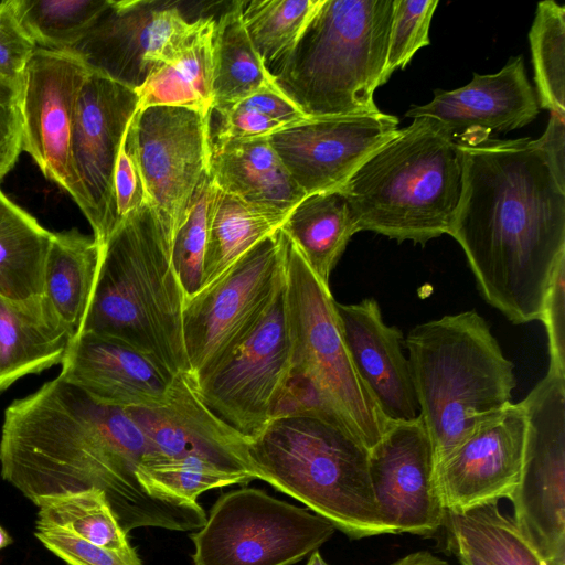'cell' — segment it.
I'll return each instance as SVG.
<instances>
[{
	"mask_svg": "<svg viewBox=\"0 0 565 565\" xmlns=\"http://www.w3.org/2000/svg\"><path fill=\"white\" fill-rule=\"evenodd\" d=\"M204 19L188 21L173 2L110 0L67 52L89 72L137 92L193 39Z\"/></svg>",
	"mask_w": 565,
	"mask_h": 565,
	"instance_id": "cell-14",
	"label": "cell"
},
{
	"mask_svg": "<svg viewBox=\"0 0 565 565\" xmlns=\"http://www.w3.org/2000/svg\"><path fill=\"white\" fill-rule=\"evenodd\" d=\"M445 533L447 550L457 557L461 565H494L488 557L457 535L446 531Z\"/></svg>",
	"mask_w": 565,
	"mask_h": 565,
	"instance_id": "cell-46",
	"label": "cell"
},
{
	"mask_svg": "<svg viewBox=\"0 0 565 565\" xmlns=\"http://www.w3.org/2000/svg\"><path fill=\"white\" fill-rule=\"evenodd\" d=\"M211 118L182 106L138 109L126 132L146 202L172 239L185 222L194 194L210 173Z\"/></svg>",
	"mask_w": 565,
	"mask_h": 565,
	"instance_id": "cell-13",
	"label": "cell"
},
{
	"mask_svg": "<svg viewBox=\"0 0 565 565\" xmlns=\"http://www.w3.org/2000/svg\"><path fill=\"white\" fill-rule=\"evenodd\" d=\"M369 472L377 509L394 534L428 537L443 529L446 509L435 481L431 443L419 415L390 423L369 450Z\"/></svg>",
	"mask_w": 565,
	"mask_h": 565,
	"instance_id": "cell-18",
	"label": "cell"
},
{
	"mask_svg": "<svg viewBox=\"0 0 565 565\" xmlns=\"http://www.w3.org/2000/svg\"><path fill=\"white\" fill-rule=\"evenodd\" d=\"M521 403L527 426L512 519L547 565H565V374L548 367Z\"/></svg>",
	"mask_w": 565,
	"mask_h": 565,
	"instance_id": "cell-12",
	"label": "cell"
},
{
	"mask_svg": "<svg viewBox=\"0 0 565 565\" xmlns=\"http://www.w3.org/2000/svg\"><path fill=\"white\" fill-rule=\"evenodd\" d=\"M211 141L210 177L218 190L285 213L306 198L266 137Z\"/></svg>",
	"mask_w": 565,
	"mask_h": 565,
	"instance_id": "cell-24",
	"label": "cell"
},
{
	"mask_svg": "<svg viewBox=\"0 0 565 565\" xmlns=\"http://www.w3.org/2000/svg\"><path fill=\"white\" fill-rule=\"evenodd\" d=\"M214 25L213 18H205L198 33L179 54L137 90L138 109L163 105L212 113Z\"/></svg>",
	"mask_w": 565,
	"mask_h": 565,
	"instance_id": "cell-30",
	"label": "cell"
},
{
	"mask_svg": "<svg viewBox=\"0 0 565 565\" xmlns=\"http://www.w3.org/2000/svg\"><path fill=\"white\" fill-rule=\"evenodd\" d=\"M21 131L18 106H0V179L11 170L20 154Z\"/></svg>",
	"mask_w": 565,
	"mask_h": 565,
	"instance_id": "cell-44",
	"label": "cell"
},
{
	"mask_svg": "<svg viewBox=\"0 0 565 565\" xmlns=\"http://www.w3.org/2000/svg\"><path fill=\"white\" fill-rule=\"evenodd\" d=\"M394 0H322L292 51L270 73L312 119L375 113Z\"/></svg>",
	"mask_w": 565,
	"mask_h": 565,
	"instance_id": "cell-7",
	"label": "cell"
},
{
	"mask_svg": "<svg viewBox=\"0 0 565 565\" xmlns=\"http://www.w3.org/2000/svg\"><path fill=\"white\" fill-rule=\"evenodd\" d=\"M391 565H450L448 562L433 555L428 551L411 553Z\"/></svg>",
	"mask_w": 565,
	"mask_h": 565,
	"instance_id": "cell-47",
	"label": "cell"
},
{
	"mask_svg": "<svg viewBox=\"0 0 565 565\" xmlns=\"http://www.w3.org/2000/svg\"><path fill=\"white\" fill-rule=\"evenodd\" d=\"M306 565H330L321 556L319 550L313 551L306 563Z\"/></svg>",
	"mask_w": 565,
	"mask_h": 565,
	"instance_id": "cell-49",
	"label": "cell"
},
{
	"mask_svg": "<svg viewBox=\"0 0 565 565\" xmlns=\"http://www.w3.org/2000/svg\"><path fill=\"white\" fill-rule=\"evenodd\" d=\"M281 230L317 278L327 286L348 242L359 232L348 201L339 189L303 198L290 211Z\"/></svg>",
	"mask_w": 565,
	"mask_h": 565,
	"instance_id": "cell-27",
	"label": "cell"
},
{
	"mask_svg": "<svg viewBox=\"0 0 565 565\" xmlns=\"http://www.w3.org/2000/svg\"><path fill=\"white\" fill-rule=\"evenodd\" d=\"M256 479L300 501L350 539L394 534L377 509L369 449L341 420L273 418L247 440Z\"/></svg>",
	"mask_w": 565,
	"mask_h": 565,
	"instance_id": "cell-5",
	"label": "cell"
},
{
	"mask_svg": "<svg viewBox=\"0 0 565 565\" xmlns=\"http://www.w3.org/2000/svg\"><path fill=\"white\" fill-rule=\"evenodd\" d=\"M213 64L212 111L228 108L259 92L282 93L247 34L241 1H234L215 21Z\"/></svg>",
	"mask_w": 565,
	"mask_h": 565,
	"instance_id": "cell-29",
	"label": "cell"
},
{
	"mask_svg": "<svg viewBox=\"0 0 565 565\" xmlns=\"http://www.w3.org/2000/svg\"><path fill=\"white\" fill-rule=\"evenodd\" d=\"M521 402L479 420L435 466V481L448 511H466L510 499L520 477L526 436Z\"/></svg>",
	"mask_w": 565,
	"mask_h": 565,
	"instance_id": "cell-19",
	"label": "cell"
},
{
	"mask_svg": "<svg viewBox=\"0 0 565 565\" xmlns=\"http://www.w3.org/2000/svg\"><path fill=\"white\" fill-rule=\"evenodd\" d=\"M147 441L126 408L96 402L60 375L6 409L0 473L25 498L99 489L126 533L196 531L198 503L161 490L142 471Z\"/></svg>",
	"mask_w": 565,
	"mask_h": 565,
	"instance_id": "cell-1",
	"label": "cell"
},
{
	"mask_svg": "<svg viewBox=\"0 0 565 565\" xmlns=\"http://www.w3.org/2000/svg\"><path fill=\"white\" fill-rule=\"evenodd\" d=\"M535 141L557 182L565 188V117L551 113L544 134Z\"/></svg>",
	"mask_w": 565,
	"mask_h": 565,
	"instance_id": "cell-45",
	"label": "cell"
},
{
	"mask_svg": "<svg viewBox=\"0 0 565 565\" xmlns=\"http://www.w3.org/2000/svg\"><path fill=\"white\" fill-rule=\"evenodd\" d=\"M145 202L146 198L141 179L136 162L126 147L125 135L114 174V203L117 226Z\"/></svg>",
	"mask_w": 565,
	"mask_h": 565,
	"instance_id": "cell-43",
	"label": "cell"
},
{
	"mask_svg": "<svg viewBox=\"0 0 565 565\" xmlns=\"http://www.w3.org/2000/svg\"><path fill=\"white\" fill-rule=\"evenodd\" d=\"M404 343L436 466L479 420L511 402L514 365L475 310L417 324Z\"/></svg>",
	"mask_w": 565,
	"mask_h": 565,
	"instance_id": "cell-6",
	"label": "cell"
},
{
	"mask_svg": "<svg viewBox=\"0 0 565 565\" xmlns=\"http://www.w3.org/2000/svg\"><path fill=\"white\" fill-rule=\"evenodd\" d=\"M291 367L284 280L244 337L209 372L193 379L207 407L248 440L273 419Z\"/></svg>",
	"mask_w": 565,
	"mask_h": 565,
	"instance_id": "cell-10",
	"label": "cell"
},
{
	"mask_svg": "<svg viewBox=\"0 0 565 565\" xmlns=\"http://www.w3.org/2000/svg\"><path fill=\"white\" fill-rule=\"evenodd\" d=\"M529 39L539 106L565 117V7L540 2Z\"/></svg>",
	"mask_w": 565,
	"mask_h": 565,
	"instance_id": "cell-36",
	"label": "cell"
},
{
	"mask_svg": "<svg viewBox=\"0 0 565 565\" xmlns=\"http://www.w3.org/2000/svg\"><path fill=\"white\" fill-rule=\"evenodd\" d=\"M60 376L96 402L121 408L163 403L173 380L146 352L118 338L93 332L71 339Z\"/></svg>",
	"mask_w": 565,
	"mask_h": 565,
	"instance_id": "cell-21",
	"label": "cell"
},
{
	"mask_svg": "<svg viewBox=\"0 0 565 565\" xmlns=\"http://www.w3.org/2000/svg\"><path fill=\"white\" fill-rule=\"evenodd\" d=\"M339 326L356 373L388 422H409L419 415L402 331L384 322L379 303L334 302Z\"/></svg>",
	"mask_w": 565,
	"mask_h": 565,
	"instance_id": "cell-23",
	"label": "cell"
},
{
	"mask_svg": "<svg viewBox=\"0 0 565 565\" xmlns=\"http://www.w3.org/2000/svg\"><path fill=\"white\" fill-rule=\"evenodd\" d=\"M147 441L142 463L154 460H203L243 478L256 476L247 439L203 402L190 372L173 376L163 403L126 408Z\"/></svg>",
	"mask_w": 565,
	"mask_h": 565,
	"instance_id": "cell-17",
	"label": "cell"
},
{
	"mask_svg": "<svg viewBox=\"0 0 565 565\" xmlns=\"http://www.w3.org/2000/svg\"><path fill=\"white\" fill-rule=\"evenodd\" d=\"M35 537L68 565H142L137 551L109 550L60 529L36 530Z\"/></svg>",
	"mask_w": 565,
	"mask_h": 565,
	"instance_id": "cell-40",
	"label": "cell"
},
{
	"mask_svg": "<svg viewBox=\"0 0 565 565\" xmlns=\"http://www.w3.org/2000/svg\"><path fill=\"white\" fill-rule=\"evenodd\" d=\"M172 243L149 203L132 211L102 246L78 333L124 340L174 376L190 370L182 331L185 294L172 264Z\"/></svg>",
	"mask_w": 565,
	"mask_h": 565,
	"instance_id": "cell-3",
	"label": "cell"
},
{
	"mask_svg": "<svg viewBox=\"0 0 565 565\" xmlns=\"http://www.w3.org/2000/svg\"><path fill=\"white\" fill-rule=\"evenodd\" d=\"M17 19L36 47L68 51L95 24L110 0H11Z\"/></svg>",
	"mask_w": 565,
	"mask_h": 565,
	"instance_id": "cell-34",
	"label": "cell"
},
{
	"mask_svg": "<svg viewBox=\"0 0 565 565\" xmlns=\"http://www.w3.org/2000/svg\"><path fill=\"white\" fill-rule=\"evenodd\" d=\"M397 130L398 118L379 110L309 119L266 138L307 196L340 189Z\"/></svg>",
	"mask_w": 565,
	"mask_h": 565,
	"instance_id": "cell-20",
	"label": "cell"
},
{
	"mask_svg": "<svg viewBox=\"0 0 565 565\" xmlns=\"http://www.w3.org/2000/svg\"><path fill=\"white\" fill-rule=\"evenodd\" d=\"M136 90L89 73L75 110L71 161L74 201L103 246L117 227L114 203L116 161L129 122L138 110Z\"/></svg>",
	"mask_w": 565,
	"mask_h": 565,
	"instance_id": "cell-15",
	"label": "cell"
},
{
	"mask_svg": "<svg viewBox=\"0 0 565 565\" xmlns=\"http://www.w3.org/2000/svg\"><path fill=\"white\" fill-rule=\"evenodd\" d=\"M539 110L537 97L520 55L511 57L498 73H475L466 86L436 89L431 102L412 107L405 116L429 118L452 138H460L521 128L532 122Z\"/></svg>",
	"mask_w": 565,
	"mask_h": 565,
	"instance_id": "cell-22",
	"label": "cell"
},
{
	"mask_svg": "<svg viewBox=\"0 0 565 565\" xmlns=\"http://www.w3.org/2000/svg\"><path fill=\"white\" fill-rule=\"evenodd\" d=\"M35 49L17 19L12 1L0 2V75L21 84L23 70Z\"/></svg>",
	"mask_w": 565,
	"mask_h": 565,
	"instance_id": "cell-41",
	"label": "cell"
},
{
	"mask_svg": "<svg viewBox=\"0 0 565 565\" xmlns=\"http://www.w3.org/2000/svg\"><path fill=\"white\" fill-rule=\"evenodd\" d=\"M142 471L160 489L192 502L206 490L247 483L202 460H154L142 463Z\"/></svg>",
	"mask_w": 565,
	"mask_h": 565,
	"instance_id": "cell-38",
	"label": "cell"
},
{
	"mask_svg": "<svg viewBox=\"0 0 565 565\" xmlns=\"http://www.w3.org/2000/svg\"><path fill=\"white\" fill-rule=\"evenodd\" d=\"M457 140L463 190L449 235L489 305L516 324L540 320L565 258V188L533 139Z\"/></svg>",
	"mask_w": 565,
	"mask_h": 565,
	"instance_id": "cell-2",
	"label": "cell"
},
{
	"mask_svg": "<svg viewBox=\"0 0 565 565\" xmlns=\"http://www.w3.org/2000/svg\"><path fill=\"white\" fill-rule=\"evenodd\" d=\"M322 0L241 1L247 34L270 71L295 47Z\"/></svg>",
	"mask_w": 565,
	"mask_h": 565,
	"instance_id": "cell-35",
	"label": "cell"
},
{
	"mask_svg": "<svg viewBox=\"0 0 565 565\" xmlns=\"http://www.w3.org/2000/svg\"><path fill=\"white\" fill-rule=\"evenodd\" d=\"M51 237L0 189V297L18 301L42 296Z\"/></svg>",
	"mask_w": 565,
	"mask_h": 565,
	"instance_id": "cell-31",
	"label": "cell"
},
{
	"mask_svg": "<svg viewBox=\"0 0 565 565\" xmlns=\"http://www.w3.org/2000/svg\"><path fill=\"white\" fill-rule=\"evenodd\" d=\"M288 214L248 203L215 186L200 289L212 284L242 255L279 230Z\"/></svg>",
	"mask_w": 565,
	"mask_h": 565,
	"instance_id": "cell-28",
	"label": "cell"
},
{
	"mask_svg": "<svg viewBox=\"0 0 565 565\" xmlns=\"http://www.w3.org/2000/svg\"><path fill=\"white\" fill-rule=\"evenodd\" d=\"M335 527L255 488L221 495L191 533L193 565H291L330 540Z\"/></svg>",
	"mask_w": 565,
	"mask_h": 565,
	"instance_id": "cell-9",
	"label": "cell"
},
{
	"mask_svg": "<svg viewBox=\"0 0 565 565\" xmlns=\"http://www.w3.org/2000/svg\"><path fill=\"white\" fill-rule=\"evenodd\" d=\"M443 529L467 542L494 565H547L498 502L466 511L446 510Z\"/></svg>",
	"mask_w": 565,
	"mask_h": 565,
	"instance_id": "cell-33",
	"label": "cell"
},
{
	"mask_svg": "<svg viewBox=\"0 0 565 565\" xmlns=\"http://www.w3.org/2000/svg\"><path fill=\"white\" fill-rule=\"evenodd\" d=\"M72 338L43 296L18 301L0 297V392L62 363Z\"/></svg>",
	"mask_w": 565,
	"mask_h": 565,
	"instance_id": "cell-25",
	"label": "cell"
},
{
	"mask_svg": "<svg viewBox=\"0 0 565 565\" xmlns=\"http://www.w3.org/2000/svg\"><path fill=\"white\" fill-rule=\"evenodd\" d=\"M89 73L71 52L36 47L21 77V150L73 199L71 139L77 99Z\"/></svg>",
	"mask_w": 565,
	"mask_h": 565,
	"instance_id": "cell-16",
	"label": "cell"
},
{
	"mask_svg": "<svg viewBox=\"0 0 565 565\" xmlns=\"http://www.w3.org/2000/svg\"><path fill=\"white\" fill-rule=\"evenodd\" d=\"M21 84L0 75V106H18Z\"/></svg>",
	"mask_w": 565,
	"mask_h": 565,
	"instance_id": "cell-48",
	"label": "cell"
},
{
	"mask_svg": "<svg viewBox=\"0 0 565 565\" xmlns=\"http://www.w3.org/2000/svg\"><path fill=\"white\" fill-rule=\"evenodd\" d=\"M358 231L426 244L449 234L463 190L460 143L429 118L376 148L339 189Z\"/></svg>",
	"mask_w": 565,
	"mask_h": 565,
	"instance_id": "cell-4",
	"label": "cell"
},
{
	"mask_svg": "<svg viewBox=\"0 0 565 565\" xmlns=\"http://www.w3.org/2000/svg\"><path fill=\"white\" fill-rule=\"evenodd\" d=\"M102 246L77 230L52 233L42 296L74 337L86 317L100 263Z\"/></svg>",
	"mask_w": 565,
	"mask_h": 565,
	"instance_id": "cell-26",
	"label": "cell"
},
{
	"mask_svg": "<svg viewBox=\"0 0 565 565\" xmlns=\"http://www.w3.org/2000/svg\"><path fill=\"white\" fill-rule=\"evenodd\" d=\"M13 540L9 533L0 525V551L12 544Z\"/></svg>",
	"mask_w": 565,
	"mask_h": 565,
	"instance_id": "cell-50",
	"label": "cell"
},
{
	"mask_svg": "<svg viewBox=\"0 0 565 565\" xmlns=\"http://www.w3.org/2000/svg\"><path fill=\"white\" fill-rule=\"evenodd\" d=\"M215 185L205 174L194 194L189 215L172 243V264L185 299L201 288L209 215Z\"/></svg>",
	"mask_w": 565,
	"mask_h": 565,
	"instance_id": "cell-37",
	"label": "cell"
},
{
	"mask_svg": "<svg viewBox=\"0 0 565 565\" xmlns=\"http://www.w3.org/2000/svg\"><path fill=\"white\" fill-rule=\"evenodd\" d=\"M540 320L547 333L550 367L565 374V258L554 273Z\"/></svg>",
	"mask_w": 565,
	"mask_h": 565,
	"instance_id": "cell-42",
	"label": "cell"
},
{
	"mask_svg": "<svg viewBox=\"0 0 565 565\" xmlns=\"http://www.w3.org/2000/svg\"><path fill=\"white\" fill-rule=\"evenodd\" d=\"M437 4V0H394L383 84L429 44L428 31Z\"/></svg>",
	"mask_w": 565,
	"mask_h": 565,
	"instance_id": "cell-39",
	"label": "cell"
},
{
	"mask_svg": "<svg viewBox=\"0 0 565 565\" xmlns=\"http://www.w3.org/2000/svg\"><path fill=\"white\" fill-rule=\"evenodd\" d=\"M32 502L38 508L36 530L60 529L115 551L132 547L99 489L39 497Z\"/></svg>",
	"mask_w": 565,
	"mask_h": 565,
	"instance_id": "cell-32",
	"label": "cell"
},
{
	"mask_svg": "<svg viewBox=\"0 0 565 565\" xmlns=\"http://www.w3.org/2000/svg\"><path fill=\"white\" fill-rule=\"evenodd\" d=\"M286 252L280 227L185 299L182 331L194 379L218 363L268 306L285 280Z\"/></svg>",
	"mask_w": 565,
	"mask_h": 565,
	"instance_id": "cell-11",
	"label": "cell"
},
{
	"mask_svg": "<svg viewBox=\"0 0 565 565\" xmlns=\"http://www.w3.org/2000/svg\"><path fill=\"white\" fill-rule=\"evenodd\" d=\"M285 287L291 374L315 387L370 450L391 422L354 369L329 286L317 278L288 237Z\"/></svg>",
	"mask_w": 565,
	"mask_h": 565,
	"instance_id": "cell-8",
	"label": "cell"
}]
</instances>
